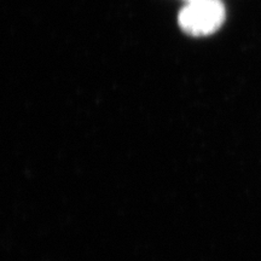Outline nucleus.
<instances>
[{
	"label": "nucleus",
	"instance_id": "2",
	"mask_svg": "<svg viewBox=\"0 0 261 261\" xmlns=\"http://www.w3.org/2000/svg\"><path fill=\"white\" fill-rule=\"evenodd\" d=\"M188 2H190V0H188Z\"/></svg>",
	"mask_w": 261,
	"mask_h": 261
},
{
	"label": "nucleus",
	"instance_id": "1",
	"mask_svg": "<svg viewBox=\"0 0 261 261\" xmlns=\"http://www.w3.org/2000/svg\"><path fill=\"white\" fill-rule=\"evenodd\" d=\"M225 21L221 0H190L179 14L182 32L192 37H205L217 32Z\"/></svg>",
	"mask_w": 261,
	"mask_h": 261
}]
</instances>
